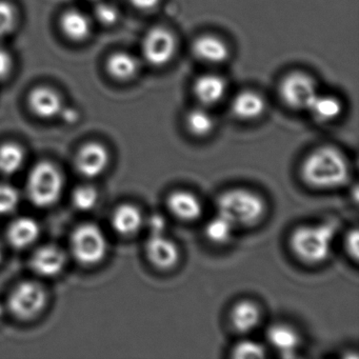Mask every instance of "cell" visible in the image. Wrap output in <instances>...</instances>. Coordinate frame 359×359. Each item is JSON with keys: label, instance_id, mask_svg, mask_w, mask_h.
Returning <instances> with one entry per match:
<instances>
[{"label": "cell", "instance_id": "6da1fadb", "mask_svg": "<svg viewBox=\"0 0 359 359\" xmlns=\"http://www.w3.org/2000/svg\"><path fill=\"white\" fill-rule=\"evenodd\" d=\"M302 176L309 186L316 189H334L344 186L350 177V165L341 151L323 146L304 158Z\"/></svg>", "mask_w": 359, "mask_h": 359}, {"label": "cell", "instance_id": "7a4b0ae2", "mask_svg": "<svg viewBox=\"0 0 359 359\" xmlns=\"http://www.w3.org/2000/svg\"><path fill=\"white\" fill-rule=\"evenodd\" d=\"M336 230L334 222L298 226L290 238L292 251L306 264H320L331 254Z\"/></svg>", "mask_w": 359, "mask_h": 359}, {"label": "cell", "instance_id": "3957f363", "mask_svg": "<svg viewBox=\"0 0 359 359\" xmlns=\"http://www.w3.org/2000/svg\"><path fill=\"white\" fill-rule=\"evenodd\" d=\"M266 203L257 193L248 189H231L217 199V213L235 226H251L266 214Z\"/></svg>", "mask_w": 359, "mask_h": 359}, {"label": "cell", "instance_id": "277c9868", "mask_svg": "<svg viewBox=\"0 0 359 359\" xmlns=\"http://www.w3.org/2000/svg\"><path fill=\"white\" fill-rule=\"evenodd\" d=\"M64 186V176L60 170L49 161H41L31 171L27 191L36 207L49 208L60 201Z\"/></svg>", "mask_w": 359, "mask_h": 359}, {"label": "cell", "instance_id": "5b68a950", "mask_svg": "<svg viewBox=\"0 0 359 359\" xmlns=\"http://www.w3.org/2000/svg\"><path fill=\"white\" fill-rule=\"evenodd\" d=\"M71 250L79 264L95 266L106 257L108 239L100 226L94 224H83L73 232Z\"/></svg>", "mask_w": 359, "mask_h": 359}, {"label": "cell", "instance_id": "8992f818", "mask_svg": "<svg viewBox=\"0 0 359 359\" xmlns=\"http://www.w3.org/2000/svg\"><path fill=\"white\" fill-rule=\"evenodd\" d=\"M47 292L35 281H22L12 290L8 299L10 312L22 320L39 316L47 304Z\"/></svg>", "mask_w": 359, "mask_h": 359}, {"label": "cell", "instance_id": "52a82bcc", "mask_svg": "<svg viewBox=\"0 0 359 359\" xmlns=\"http://www.w3.org/2000/svg\"><path fill=\"white\" fill-rule=\"evenodd\" d=\"M176 49L175 37L161 27L151 29L142 41V57L150 66L163 67L169 64L175 55Z\"/></svg>", "mask_w": 359, "mask_h": 359}, {"label": "cell", "instance_id": "ba28073f", "mask_svg": "<svg viewBox=\"0 0 359 359\" xmlns=\"http://www.w3.org/2000/svg\"><path fill=\"white\" fill-rule=\"evenodd\" d=\"M281 100L290 108L306 110L318 94L314 79L304 73H292L285 77L279 87Z\"/></svg>", "mask_w": 359, "mask_h": 359}, {"label": "cell", "instance_id": "9c48e42d", "mask_svg": "<svg viewBox=\"0 0 359 359\" xmlns=\"http://www.w3.org/2000/svg\"><path fill=\"white\" fill-rule=\"evenodd\" d=\"M110 154L108 149L100 142L83 144L75 158V165L81 175L86 178H96L102 175L109 165Z\"/></svg>", "mask_w": 359, "mask_h": 359}, {"label": "cell", "instance_id": "30bf717a", "mask_svg": "<svg viewBox=\"0 0 359 359\" xmlns=\"http://www.w3.org/2000/svg\"><path fill=\"white\" fill-rule=\"evenodd\" d=\"M146 254L149 262L161 270L174 268L180 262V252L177 245L165 234H150L146 243Z\"/></svg>", "mask_w": 359, "mask_h": 359}, {"label": "cell", "instance_id": "8fae6325", "mask_svg": "<svg viewBox=\"0 0 359 359\" xmlns=\"http://www.w3.org/2000/svg\"><path fill=\"white\" fill-rule=\"evenodd\" d=\"M29 108L35 116L41 119H52L60 116L64 109L62 96L50 87L34 88L29 94Z\"/></svg>", "mask_w": 359, "mask_h": 359}, {"label": "cell", "instance_id": "7c38bea8", "mask_svg": "<svg viewBox=\"0 0 359 359\" xmlns=\"http://www.w3.org/2000/svg\"><path fill=\"white\" fill-rule=\"evenodd\" d=\"M67 256L60 247L53 245L39 248L31 257L32 270L39 276L54 277L62 272Z\"/></svg>", "mask_w": 359, "mask_h": 359}, {"label": "cell", "instance_id": "4fadbf2b", "mask_svg": "<svg viewBox=\"0 0 359 359\" xmlns=\"http://www.w3.org/2000/svg\"><path fill=\"white\" fill-rule=\"evenodd\" d=\"M169 211L178 219L193 222L201 217L203 205L196 195L186 190L171 193L167 201Z\"/></svg>", "mask_w": 359, "mask_h": 359}, {"label": "cell", "instance_id": "5bb4252c", "mask_svg": "<svg viewBox=\"0 0 359 359\" xmlns=\"http://www.w3.org/2000/svg\"><path fill=\"white\" fill-rule=\"evenodd\" d=\"M193 52L201 62L210 65H219L230 56L228 46L219 37L203 35L193 43Z\"/></svg>", "mask_w": 359, "mask_h": 359}, {"label": "cell", "instance_id": "9a60e30c", "mask_svg": "<svg viewBox=\"0 0 359 359\" xmlns=\"http://www.w3.org/2000/svg\"><path fill=\"white\" fill-rule=\"evenodd\" d=\"M39 234V224L33 218L20 217L10 224L7 231V238L12 247L24 250L35 243Z\"/></svg>", "mask_w": 359, "mask_h": 359}, {"label": "cell", "instance_id": "2e32d148", "mask_svg": "<svg viewBox=\"0 0 359 359\" xmlns=\"http://www.w3.org/2000/svg\"><path fill=\"white\" fill-rule=\"evenodd\" d=\"M60 27L65 36L75 43L86 41L92 33L91 18L79 10L65 12L60 18Z\"/></svg>", "mask_w": 359, "mask_h": 359}, {"label": "cell", "instance_id": "e0dca14e", "mask_svg": "<svg viewBox=\"0 0 359 359\" xmlns=\"http://www.w3.org/2000/svg\"><path fill=\"white\" fill-rule=\"evenodd\" d=\"M111 224L117 234L131 236L135 234L144 224V216L135 205L125 203L113 212Z\"/></svg>", "mask_w": 359, "mask_h": 359}, {"label": "cell", "instance_id": "ac0fdd59", "mask_svg": "<svg viewBox=\"0 0 359 359\" xmlns=\"http://www.w3.org/2000/svg\"><path fill=\"white\" fill-rule=\"evenodd\" d=\"M266 338L271 346L279 351L283 357L295 356V352L300 344L297 332L283 323L271 325L266 332Z\"/></svg>", "mask_w": 359, "mask_h": 359}, {"label": "cell", "instance_id": "d6986e66", "mask_svg": "<svg viewBox=\"0 0 359 359\" xmlns=\"http://www.w3.org/2000/svg\"><path fill=\"white\" fill-rule=\"evenodd\" d=\"M226 92V81L218 75H203L194 83L195 96L205 106L217 104L224 98Z\"/></svg>", "mask_w": 359, "mask_h": 359}, {"label": "cell", "instance_id": "ffe728a7", "mask_svg": "<svg viewBox=\"0 0 359 359\" xmlns=\"http://www.w3.org/2000/svg\"><path fill=\"white\" fill-rule=\"evenodd\" d=\"M231 323L236 331L248 333L259 325L262 314L257 304L251 300L243 299L233 306L230 313Z\"/></svg>", "mask_w": 359, "mask_h": 359}, {"label": "cell", "instance_id": "44dd1931", "mask_svg": "<svg viewBox=\"0 0 359 359\" xmlns=\"http://www.w3.org/2000/svg\"><path fill=\"white\" fill-rule=\"evenodd\" d=\"M266 109L262 96L252 91H243L237 94L232 102V111L235 116L245 121L259 117Z\"/></svg>", "mask_w": 359, "mask_h": 359}, {"label": "cell", "instance_id": "7402d4cb", "mask_svg": "<svg viewBox=\"0 0 359 359\" xmlns=\"http://www.w3.org/2000/svg\"><path fill=\"white\" fill-rule=\"evenodd\" d=\"M140 70L137 58L127 52H115L107 60V71L118 81L134 79Z\"/></svg>", "mask_w": 359, "mask_h": 359}, {"label": "cell", "instance_id": "603a6c76", "mask_svg": "<svg viewBox=\"0 0 359 359\" xmlns=\"http://www.w3.org/2000/svg\"><path fill=\"white\" fill-rule=\"evenodd\" d=\"M306 110L311 113L317 121L329 123L339 116L342 111L341 102L331 95L317 94L311 102Z\"/></svg>", "mask_w": 359, "mask_h": 359}, {"label": "cell", "instance_id": "cb8c5ba5", "mask_svg": "<svg viewBox=\"0 0 359 359\" xmlns=\"http://www.w3.org/2000/svg\"><path fill=\"white\" fill-rule=\"evenodd\" d=\"M26 161V153L22 147L14 142L0 146V173L14 175L18 173Z\"/></svg>", "mask_w": 359, "mask_h": 359}, {"label": "cell", "instance_id": "d4e9b609", "mask_svg": "<svg viewBox=\"0 0 359 359\" xmlns=\"http://www.w3.org/2000/svg\"><path fill=\"white\" fill-rule=\"evenodd\" d=\"M235 229L236 226L230 220L217 213L205 224V234L211 243L224 245L232 239Z\"/></svg>", "mask_w": 359, "mask_h": 359}, {"label": "cell", "instance_id": "484cf974", "mask_svg": "<svg viewBox=\"0 0 359 359\" xmlns=\"http://www.w3.org/2000/svg\"><path fill=\"white\" fill-rule=\"evenodd\" d=\"M213 116L205 109H194L187 115V127L196 136H205L213 131Z\"/></svg>", "mask_w": 359, "mask_h": 359}, {"label": "cell", "instance_id": "4316f807", "mask_svg": "<svg viewBox=\"0 0 359 359\" xmlns=\"http://www.w3.org/2000/svg\"><path fill=\"white\" fill-rule=\"evenodd\" d=\"M98 198V191L94 187L86 184L75 189L72 195V203L79 211L88 212L96 207Z\"/></svg>", "mask_w": 359, "mask_h": 359}, {"label": "cell", "instance_id": "83f0119b", "mask_svg": "<svg viewBox=\"0 0 359 359\" xmlns=\"http://www.w3.org/2000/svg\"><path fill=\"white\" fill-rule=\"evenodd\" d=\"M234 358H264L266 350L264 346L258 341L252 339L241 340L235 344L232 350Z\"/></svg>", "mask_w": 359, "mask_h": 359}, {"label": "cell", "instance_id": "f1b7e54d", "mask_svg": "<svg viewBox=\"0 0 359 359\" xmlns=\"http://www.w3.org/2000/svg\"><path fill=\"white\" fill-rule=\"evenodd\" d=\"M18 13L15 8L7 0H0V39H5L15 28Z\"/></svg>", "mask_w": 359, "mask_h": 359}, {"label": "cell", "instance_id": "f546056e", "mask_svg": "<svg viewBox=\"0 0 359 359\" xmlns=\"http://www.w3.org/2000/svg\"><path fill=\"white\" fill-rule=\"evenodd\" d=\"M20 196L11 184H0V215H7L18 209Z\"/></svg>", "mask_w": 359, "mask_h": 359}, {"label": "cell", "instance_id": "4dcf8cb0", "mask_svg": "<svg viewBox=\"0 0 359 359\" xmlns=\"http://www.w3.org/2000/svg\"><path fill=\"white\" fill-rule=\"evenodd\" d=\"M94 18L102 26L110 27L118 20L119 11L112 4L100 1L94 8Z\"/></svg>", "mask_w": 359, "mask_h": 359}, {"label": "cell", "instance_id": "1f68e13d", "mask_svg": "<svg viewBox=\"0 0 359 359\" xmlns=\"http://www.w3.org/2000/svg\"><path fill=\"white\" fill-rule=\"evenodd\" d=\"M13 70V58L9 51L0 48V81L7 79Z\"/></svg>", "mask_w": 359, "mask_h": 359}, {"label": "cell", "instance_id": "d6a6232c", "mask_svg": "<svg viewBox=\"0 0 359 359\" xmlns=\"http://www.w3.org/2000/svg\"><path fill=\"white\" fill-rule=\"evenodd\" d=\"M358 231H357V229H354V230H351L346 237V252L355 260H357V258H358Z\"/></svg>", "mask_w": 359, "mask_h": 359}, {"label": "cell", "instance_id": "836d02e7", "mask_svg": "<svg viewBox=\"0 0 359 359\" xmlns=\"http://www.w3.org/2000/svg\"><path fill=\"white\" fill-rule=\"evenodd\" d=\"M167 230V220L161 214H154L149 218L150 234H165Z\"/></svg>", "mask_w": 359, "mask_h": 359}, {"label": "cell", "instance_id": "e575fe53", "mask_svg": "<svg viewBox=\"0 0 359 359\" xmlns=\"http://www.w3.org/2000/svg\"><path fill=\"white\" fill-rule=\"evenodd\" d=\"M130 4L140 11H152L158 6L161 0H129Z\"/></svg>", "mask_w": 359, "mask_h": 359}, {"label": "cell", "instance_id": "d590c367", "mask_svg": "<svg viewBox=\"0 0 359 359\" xmlns=\"http://www.w3.org/2000/svg\"><path fill=\"white\" fill-rule=\"evenodd\" d=\"M60 116H62V118L64 119L66 123H76L77 119H79V112H77L75 109L65 108L64 107L62 112H60Z\"/></svg>", "mask_w": 359, "mask_h": 359}, {"label": "cell", "instance_id": "8d00e7d4", "mask_svg": "<svg viewBox=\"0 0 359 359\" xmlns=\"http://www.w3.org/2000/svg\"><path fill=\"white\" fill-rule=\"evenodd\" d=\"M4 314H5V309H4V306L0 304V320L3 319Z\"/></svg>", "mask_w": 359, "mask_h": 359}, {"label": "cell", "instance_id": "74e56055", "mask_svg": "<svg viewBox=\"0 0 359 359\" xmlns=\"http://www.w3.org/2000/svg\"><path fill=\"white\" fill-rule=\"evenodd\" d=\"M4 258V250L3 247H1V245H0V262H3Z\"/></svg>", "mask_w": 359, "mask_h": 359}]
</instances>
